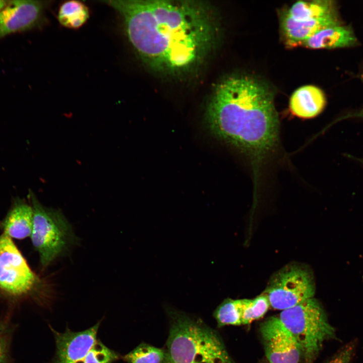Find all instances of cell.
Returning <instances> with one entry per match:
<instances>
[{
	"mask_svg": "<svg viewBox=\"0 0 363 363\" xmlns=\"http://www.w3.org/2000/svg\"><path fill=\"white\" fill-rule=\"evenodd\" d=\"M37 278L12 238L0 235V289L13 296L28 293Z\"/></svg>",
	"mask_w": 363,
	"mask_h": 363,
	"instance_id": "cell-7",
	"label": "cell"
},
{
	"mask_svg": "<svg viewBox=\"0 0 363 363\" xmlns=\"http://www.w3.org/2000/svg\"><path fill=\"white\" fill-rule=\"evenodd\" d=\"M357 43L352 28L343 23L319 31L301 45L312 49H335L353 47Z\"/></svg>",
	"mask_w": 363,
	"mask_h": 363,
	"instance_id": "cell-13",
	"label": "cell"
},
{
	"mask_svg": "<svg viewBox=\"0 0 363 363\" xmlns=\"http://www.w3.org/2000/svg\"><path fill=\"white\" fill-rule=\"evenodd\" d=\"M266 356L269 363H298L301 352L296 341L278 317H271L260 325Z\"/></svg>",
	"mask_w": 363,
	"mask_h": 363,
	"instance_id": "cell-10",
	"label": "cell"
},
{
	"mask_svg": "<svg viewBox=\"0 0 363 363\" xmlns=\"http://www.w3.org/2000/svg\"><path fill=\"white\" fill-rule=\"evenodd\" d=\"M360 77L361 81L363 82V72L361 74ZM349 117H358L363 118V108L354 112L347 114V115L344 116L343 118H347Z\"/></svg>",
	"mask_w": 363,
	"mask_h": 363,
	"instance_id": "cell-22",
	"label": "cell"
},
{
	"mask_svg": "<svg viewBox=\"0 0 363 363\" xmlns=\"http://www.w3.org/2000/svg\"><path fill=\"white\" fill-rule=\"evenodd\" d=\"M12 332L8 322L0 321V363H8Z\"/></svg>",
	"mask_w": 363,
	"mask_h": 363,
	"instance_id": "cell-20",
	"label": "cell"
},
{
	"mask_svg": "<svg viewBox=\"0 0 363 363\" xmlns=\"http://www.w3.org/2000/svg\"><path fill=\"white\" fill-rule=\"evenodd\" d=\"M326 104L324 92L312 85L301 86L292 94L289 109L294 116L302 119L314 118L321 113Z\"/></svg>",
	"mask_w": 363,
	"mask_h": 363,
	"instance_id": "cell-12",
	"label": "cell"
},
{
	"mask_svg": "<svg viewBox=\"0 0 363 363\" xmlns=\"http://www.w3.org/2000/svg\"><path fill=\"white\" fill-rule=\"evenodd\" d=\"M8 1L0 0V11L7 5Z\"/></svg>",
	"mask_w": 363,
	"mask_h": 363,
	"instance_id": "cell-23",
	"label": "cell"
},
{
	"mask_svg": "<svg viewBox=\"0 0 363 363\" xmlns=\"http://www.w3.org/2000/svg\"><path fill=\"white\" fill-rule=\"evenodd\" d=\"M213 316L218 327L226 325H242L241 299H224L215 309Z\"/></svg>",
	"mask_w": 363,
	"mask_h": 363,
	"instance_id": "cell-17",
	"label": "cell"
},
{
	"mask_svg": "<svg viewBox=\"0 0 363 363\" xmlns=\"http://www.w3.org/2000/svg\"><path fill=\"white\" fill-rule=\"evenodd\" d=\"M90 12L88 7L80 1H68L59 7L57 18L63 27L77 29L82 27L88 20Z\"/></svg>",
	"mask_w": 363,
	"mask_h": 363,
	"instance_id": "cell-16",
	"label": "cell"
},
{
	"mask_svg": "<svg viewBox=\"0 0 363 363\" xmlns=\"http://www.w3.org/2000/svg\"><path fill=\"white\" fill-rule=\"evenodd\" d=\"M100 324L85 330L74 332L67 328L59 333L50 328L53 334L56 353L53 363H97V332Z\"/></svg>",
	"mask_w": 363,
	"mask_h": 363,
	"instance_id": "cell-9",
	"label": "cell"
},
{
	"mask_svg": "<svg viewBox=\"0 0 363 363\" xmlns=\"http://www.w3.org/2000/svg\"><path fill=\"white\" fill-rule=\"evenodd\" d=\"M343 23L339 13L306 22L295 21L283 14L281 28L286 45L294 47L301 45L319 31Z\"/></svg>",
	"mask_w": 363,
	"mask_h": 363,
	"instance_id": "cell-11",
	"label": "cell"
},
{
	"mask_svg": "<svg viewBox=\"0 0 363 363\" xmlns=\"http://www.w3.org/2000/svg\"><path fill=\"white\" fill-rule=\"evenodd\" d=\"M242 306V325L251 323L262 318L270 306L267 297L262 294L253 299H241Z\"/></svg>",
	"mask_w": 363,
	"mask_h": 363,
	"instance_id": "cell-19",
	"label": "cell"
},
{
	"mask_svg": "<svg viewBox=\"0 0 363 363\" xmlns=\"http://www.w3.org/2000/svg\"><path fill=\"white\" fill-rule=\"evenodd\" d=\"M166 357L165 349L142 343L122 358L128 363H164Z\"/></svg>",
	"mask_w": 363,
	"mask_h": 363,
	"instance_id": "cell-18",
	"label": "cell"
},
{
	"mask_svg": "<svg viewBox=\"0 0 363 363\" xmlns=\"http://www.w3.org/2000/svg\"><path fill=\"white\" fill-rule=\"evenodd\" d=\"M164 363H234L219 336L201 319L168 310Z\"/></svg>",
	"mask_w": 363,
	"mask_h": 363,
	"instance_id": "cell-3",
	"label": "cell"
},
{
	"mask_svg": "<svg viewBox=\"0 0 363 363\" xmlns=\"http://www.w3.org/2000/svg\"><path fill=\"white\" fill-rule=\"evenodd\" d=\"M50 1H8L0 11V39L17 33L42 28L46 24V12Z\"/></svg>",
	"mask_w": 363,
	"mask_h": 363,
	"instance_id": "cell-8",
	"label": "cell"
},
{
	"mask_svg": "<svg viewBox=\"0 0 363 363\" xmlns=\"http://www.w3.org/2000/svg\"><path fill=\"white\" fill-rule=\"evenodd\" d=\"M206 122L216 137L254 162L263 160L278 143L279 124L273 93L252 77L233 75L221 81L208 104Z\"/></svg>",
	"mask_w": 363,
	"mask_h": 363,
	"instance_id": "cell-2",
	"label": "cell"
},
{
	"mask_svg": "<svg viewBox=\"0 0 363 363\" xmlns=\"http://www.w3.org/2000/svg\"><path fill=\"white\" fill-rule=\"evenodd\" d=\"M315 283L307 267L287 265L273 274L262 293L274 310L283 311L314 297Z\"/></svg>",
	"mask_w": 363,
	"mask_h": 363,
	"instance_id": "cell-6",
	"label": "cell"
},
{
	"mask_svg": "<svg viewBox=\"0 0 363 363\" xmlns=\"http://www.w3.org/2000/svg\"><path fill=\"white\" fill-rule=\"evenodd\" d=\"M33 209L32 243L43 267L65 253L76 239L71 225L59 210L42 205L29 190Z\"/></svg>",
	"mask_w": 363,
	"mask_h": 363,
	"instance_id": "cell-5",
	"label": "cell"
},
{
	"mask_svg": "<svg viewBox=\"0 0 363 363\" xmlns=\"http://www.w3.org/2000/svg\"><path fill=\"white\" fill-rule=\"evenodd\" d=\"M339 13L335 2L328 0L297 1L284 13L297 22L310 21Z\"/></svg>",
	"mask_w": 363,
	"mask_h": 363,
	"instance_id": "cell-15",
	"label": "cell"
},
{
	"mask_svg": "<svg viewBox=\"0 0 363 363\" xmlns=\"http://www.w3.org/2000/svg\"><path fill=\"white\" fill-rule=\"evenodd\" d=\"M120 16L126 35L149 68L166 74L185 72L203 60L215 41L210 9L189 1H107Z\"/></svg>",
	"mask_w": 363,
	"mask_h": 363,
	"instance_id": "cell-1",
	"label": "cell"
},
{
	"mask_svg": "<svg viewBox=\"0 0 363 363\" xmlns=\"http://www.w3.org/2000/svg\"><path fill=\"white\" fill-rule=\"evenodd\" d=\"M278 318L297 343L305 363H314L324 342L335 336L325 311L314 297L282 311Z\"/></svg>",
	"mask_w": 363,
	"mask_h": 363,
	"instance_id": "cell-4",
	"label": "cell"
},
{
	"mask_svg": "<svg viewBox=\"0 0 363 363\" xmlns=\"http://www.w3.org/2000/svg\"><path fill=\"white\" fill-rule=\"evenodd\" d=\"M355 348L354 343L350 342L343 347L328 363H350Z\"/></svg>",
	"mask_w": 363,
	"mask_h": 363,
	"instance_id": "cell-21",
	"label": "cell"
},
{
	"mask_svg": "<svg viewBox=\"0 0 363 363\" xmlns=\"http://www.w3.org/2000/svg\"><path fill=\"white\" fill-rule=\"evenodd\" d=\"M33 209L25 200L17 198L1 224L3 233L10 238L21 239L31 235Z\"/></svg>",
	"mask_w": 363,
	"mask_h": 363,
	"instance_id": "cell-14",
	"label": "cell"
}]
</instances>
